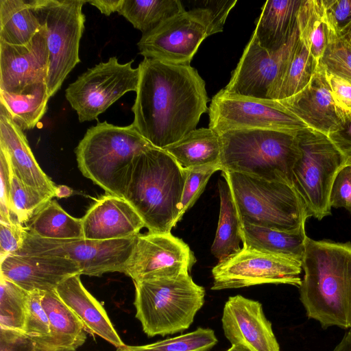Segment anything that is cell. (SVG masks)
<instances>
[{"mask_svg": "<svg viewBox=\"0 0 351 351\" xmlns=\"http://www.w3.org/2000/svg\"><path fill=\"white\" fill-rule=\"evenodd\" d=\"M138 67L132 124L153 147L164 149L195 130L208 111L206 84L191 65L144 58Z\"/></svg>", "mask_w": 351, "mask_h": 351, "instance_id": "obj_1", "label": "cell"}, {"mask_svg": "<svg viewBox=\"0 0 351 351\" xmlns=\"http://www.w3.org/2000/svg\"><path fill=\"white\" fill-rule=\"evenodd\" d=\"M302 268L300 299L308 318L323 328L351 329V241L307 236Z\"/></svg>", "mask_w": 351, "mask_h": 351, "instance_id": "obj_2", "label": "cell"}, {"mask_svg": "<svg viewBox=\"0 0 351 351\" xmlns=\"http://www.w3.org/2000/svg\"><path fill=\"white\" fill-rule=\"evenodd\" d=\"M186 170L165 150L152 147L137 155L125 176L123 198L149 233H169L179 221Z\"/></svg>", "mask_w": 351, "mask_h": 351, "instance_id": "obj_3", "label": "cell"}, {"mask_svg": "<svg viewBox=\"0 0 351 351\" xmlns=\"http://www.w3.org/2000/svg\"><path fill=\"white\" fill-rule=\"evenodd\" d=\"M221 171L291 184L300 155L296 135L271 130H233L219 134Z\"/></svg>", "mask_w": 351, "mask_h": 351, "instance_id": "obj_4", "label": "cell"}, {"mask_svg": "<svg viewBox=\"0 0 351 351\" xmlns=\"http://www.w3.org/2000/svg\"><path fill=\"white\" fill-rule=\"evenodd\" d=\"M152 147L132 123L118 126L104 121L88 129L75 154L86 178L107 194L123 197L129 166L137 155Z\"/></svg>", "mask_w": 351, "mask_h": 351, "instance_id": "obj_5", "label": "cell"}, {"mask_svg": "<svg viewBox=\"0 0 351 351\" xmlns=\"http://www.w3.org/2000/svg\"><path fill=\"white\" fill-rule=\"evenodd\" d=\"M134 283L135 316L150 337L185 330L204 303V287L189 274Z\"/></svg>", "mask_w": 351, "mask_h": 351, "instance_id": "obj_6", "label": "cell"}, {"mask_svg": "<svg viewBox=\"0 0 351 351\" xmlns=\"http://www.w3.org/2000/svg\"><path fill=\"white\" fill-rule=\"evenodd\" d=\"M221 176L230 184L242 221L287 232L305 228L311 217L291 185L232 171Z\"/></svg>", "mask_w": 351, "mask_h": 351, "instance_id": "obj_7", "label": "cell"}, {"mask_svg": "<svg viewBox=\"0 0 351 351\" xmlns=\"http://www.w3.org/2000/svg\"><path fill=\"white\" fill-rule=\"evenodd\" d=\"M295 138L300 155L292 169V186L310 217L322 220L331 215V189L346 162L328 137L320 132L307 128Z\"/></svg>", "mask_w": 351, "mask_h": 351, "instance_id": "obj_8", "label": "cell"}, {"mask_svg": "<svg viewBox=\"0 0 351 351\" xmlns=\"http://www.w3.org/2000/svg\"><path fill=\"white\" fill-rule=\"evenodd\" d=\"M39 23L45 27L49 51L48 93L54 95L80 62V42L84 29V0H31Z\"/></svg>", "mask_w": 351, "mask_h": 351, "instance_id": "obj_9", "label": "cell"}, {"mask_svg": "<svg viewBox=\"0 0 351 351\" xmlns=\"http://www.w3.org/2000/svg\"><path fill=\"white\" fill-rule=\"evenodd\" d=\"M216 33L209 10L201 6L163 21L143 34L137 46L144 58L190 66L202 41Z\"/></svg>", "mask_w": 351, "mask_h": 351, "instance_id": "obj_10", "label": "cell"}, {"mask_svg": "<svg viewBox=\"0 0 351 351\" xmlns=\"http://www.w3.org/2000/svg\"><path fill=\"white\" fill-rule=\"evenodd\" d=\"M138 236L108 241L56 240L40 238L26 231L23 246L13 254L68 258L78 264L82 274L101 276L109 272H124Z\"/></svg>", "mask_w": 351, "mask_h": 351, "instance_id": "obj_11", "label": "cell"}, {"mask_svg": "<svg viewBox=\"0 0 351 351\" xmlns=\"http://www.w3.org/2000/svg\"><path fill=\"white\" fill-rule=\"evenodd\" d=\"M134 60L121 64L117 57L88 69L65 90V97L80 122L97 119L111 105L130 91H136L139 69Z\"/></svg>", "mask_w": 351, "mask_h": 351, "instance_id": "obj_12", "label": "cell"}, {"mask_svg": "<svg viewBox=\"0 0 351 351\" xmlns=\"http://www.w3.org/2000/svg\"><path fill=\"white\" fill-rule=\"evenodd\" d=\"M209 128L219 134L233 130H271L296 135L309 128L276 100L233 96L221 90L208 107Z\"/></svg>", "mask_w": 351, "mask_h": 351, "instance_id": "obj_13", "label": "cell"}, {"mask_svg": "<svg viewBox=\"0 0 351 351\" xmlns=\"http://www.w3.org/2000/svg\"><path fill=\"white\" fill-rule=\"evenodd\" d=\"M300 261L263 253L243 246L213 268L212 290L236 289L262 284L300 287Z\"/></svg>", "mask_w": 351, "mask_h": 351, "instance_id": "obj_14", "label": "cell"}, {"mask_svg": "<svg viewBox=\"0 0 351 351\" xmlns=\"http://www.w3.org/2000/svg\"><path fill=\"white\" fill-rule=\"evenodd\" d=\"M298 38L296 27L280 49L269 52L261 47L252 35L222 91L229 95L269 99L270 93L284 72Z\"/></svg>", "mask_w": 351, "mask_h": 351, "instance_id": "obj_15", "label": "cell"}, {"mask_svg": "<svg viewBox=\"0 0 351 351\" xmlns=\"http://www.w3.org/2000/svg\"><path fill=\"white\" fill-rule=\"evenodd\" d=\"M196 258L189 245L169 233L138 234L124 274L134 282L189 274Z\"/></svg>", "mask_w": 351, "mask_h": 351, "instance_id": "obj_16", "label": "cell"}, {"mask_svg": "<svg viewBox=\"0 0 351 351\" xmlns=\"http://www.w3.org/2000/svg\"><path fill=\"white\" fill-rule=\"evenodd\" d=\"M40 29L25 45L0 41V90L15 91L29 84L46 82L49 68L47 31Z\"/></svg>", "mask_w": 351, "mask_h": 351, "instance_id": "obj_17", "label": "cell"}, {"mask_svg": "<svg viewBox=\"0 0 351 351\" xmlns=\"http://www.w3.org/2000/svg\"><path fill=\"white\" fill-rule=\"evenodd\" d=\"M221 322L232 345L241 344L251 351H280L271 324L258 301L241 295L230 297L224 305Z\"/></svg>", "mask_w": 351, "mask_h": 351, "instance_id": "obj_18", "label": "cell"}, {"mask_svg": "<svg viewBox=\"0 0 351 351\" xmlns=\"http://www.w3.org/2000/svg\"><path fill=\"white\" fill-rule=\"evenodd\" d=\"M0 267L1 276L28 292L55 291L66 278L82 275L77 263L58 256L11 254Z\"/></svg>", "mask_w": 351, "mask_h": 351, "instance_id": "obj_19", "label": "cell"}, {"mask_svg": "<svg viewBox=\"0 0 351 351\" xmlns=\"http://www.w3.org/2000/svg\"><path fill=\"white\" fill-rule=\"evenodd\" d=\"M276 101L309 128L326 136L338 127L344 112L332 99L325 69L320 64L302 90L292 97Z\"/></svg>", "mask_w": 351, "mask_h": 351, "instance_id": "obj_20", "label": "cell"}, {"mask_svg": "<svg viewBox=\"0 0 351 351\" xmlns=\"http://www.w3.org/2000/svg\"><path fill=\"white\" fill-rule=\"evenodd\" d=\"M84 238L108 241L136 237L145 223L124 198L108 194L97 199L82 218Z\"/></svg>", "mask_w": 351, "mask_h": 351, "instance_id": "obj_21", "label": "cell"}, {"mask_svg": "<svg viewBox=\"0 0 351 351\" xmlns=\"http://www.w3.org/2000/svg\"><path fill=\"white\" fill-rule=\"evenodd\" d=\"M0 147L9 158L12 172L25 184L57 195V188L36 161L23 130L0 105Z\"/></svg>", "mask_w": 351, "mask_h": 351, "instance_id": "obj_22", "label": "cell"}, {"mask_svg": "<svg viewBox=\"0 0 351 351\" xmlns=\"http://www.w3.org/2000/svg\"><path fill=\"white\" fill-rule=\"evenodd\" d=\"M81 274L61 282L56 291L84 324L86 331L97 335L117 348L125 346L103 306L86 290Z\"/></svg>", "mask_w": 351, "mask_h": 351, "instance_id": "obj_23", "label": "cell"}, {"mask_svg": "<svg viewBox=\"0 0 351 351\" xmlns=\"http://www.w3.org/2000/svg\"><path fill=\"white\" fill-rule=\"evenodd\" d=\"M302 0H269L262 7L252 34L269 52L280 49L297 27L296 14Z\"/></svg>", "mask_w": 351, "mask_h": 351, "instance_id": "obj_24", "label": "cell"}, {"mask_svg": "<svg viewBox=\"0 0 351 351\" xmlns=\"http://www.w3.org/2000/svg\"><path fill=\"white\" fill-rule=\"evenodd\" d=\"M42 304L50 324L51 351H75L86 339L84 324L56 291H43Z\"/></svg>", "mask_w": 351, "mask_h": 351, "instance_id": "obj_25", "label": "cell"}, {"mask_svg": "<svg viewBox=\"0 0 351 351\" xmlns=\"http://www.w3.org/2000/svg\"><path fill=\"white\" fill-rule=\"evenodd\" d=\"M241 237L244 247L302 263L307 235L305 228L287 232L242 221Z\"/></svg>", "mask_w": 351, "mask_h": 351, "instance_id": "obj_26", "label": "cell"}, {"mask_svg": "<svg viewBox=\"0 0 351 351\" xmlns=\"http://www.w3.org/2000/svg\"><path fill=\"white\" fill-rule=\"evenodd\" d=\"M164 150L184 169L220 165V134L209 127L195 129Z\"/></svg>", "mask_w": 351, "mask_h": 351, "instance_id": "obj_27", "label": "cell"}, {"mask_svg": "<svg viewBox=\"0 0 351 351\" xmlns=\"http://www.w3.org/2000/svg\"><path fill=\"white\" fill-rule=\"evenodd\" d=\"M49 98L46 82L11 92L0 90V105L23 131L37 125L47 111Z\"/></svg>", "mask_w": 351, "mask_h": 351, "instance_id": "obj_28", "label": "cell"}, {"mask_svg": "<svg viewBox=\"0 0 351 351\" xmlns=\"http://www.w3.org/2000/svg\"><path fill=\"white\" fill-rule=\"evenodd\" d=\"M218 181L220 197V210L218 226L211 253L219 261H221L238 252L242 242V221L234 202L228 180Z\"/></svg>", "mask_w": 351, "mask_h": 351, "instance_id": "obj_29", "label": "cell"}, {"mask_svg": "<svg viewBox=\"0 0 351 351\" xmlns=\"http://www.w3.org/2000/svg\"><path fill=\"white\" fill-rule=\"evenodd\" d=\"M296 23L299 39L319 65L334 33L328 22L323 1L302 0L296 14Z\"/></svg>", "mask_w": 351, "mask_h": 351, "instance_id": "obj_30", "label": "cell"}, {"mask_svg": "<svg viewBox=\"0 0 351 351\" xmlns=\"http://www.w3.org/2000/svg\"><path fill=\"white\" fill-rule=\"evenodd\" d=\"M27 232L47 239L84 238L82 218L69 215L56 200H50L25 223Z\"/></svg>", "mask_w": 351, "mask_h": 351, "instance_id": "obj_31", "label": "cell"}, {"mask_svg": "<svg viewBox=\"0 0 351 351\" xmlns=\"http://www.w3.org/2000/svg\"><path fill=\"white\" fill-rule=\"evenodd\" d=\"M42 25L29 1L0 0V41L13 45L27 43Z\"/></svg>", "mask_w": 351, "mask_h": 351, "instance_id": "obj_32", "label": "cell"}, {"mask_svg": "<svg viewBox=\"0 0 351 351\" xmlns=\"http://www.w3.org/2000/svg\"><path fill=\"white\" fill-rule=\"evenodd\" d=\"M317 66L298 38L284 72L270 93L269 99L282 100L299 93L308 84Z\"/></svg>", "mask_w": 351, "mask_h": 351, "instance_id": "obj_33", "label": "cell"}, {"mask_svg": "<svg viewBox=\"0 0 351 351\" xmlns=\"http://www.w3.org/2000/svg\"><path fill=\"white\" fill-rule=\"evenodd\" d=\"M184 10L179 0H123L118 13L145 34Z\"/></svg>", "mask_w": 351, "mask_h": 351, "instance_id": "obj_34", "label": "cell"}, {"mask_svg": "<svg viewBox=\"0 0 351 351\" xmlns=\"http://www.w3.org/2000/svg\"><path fill=\"white\" fill-rule=\"evenodd\" d=\"M0 328L23 332L29 292L1 276Z\"/></svg>", "mask_w": 351, "mask_h": 351, "instance_id": "obj_35", "label": "cell"}, {"mask_svg": "<svg viewBox=\"0 0 351 351\" xmlns=\"http://www.w3.org/2000/svg\"><path fill=\"white\" fill-rule=\"evenodd\" d=\"M217 343L210 328L197 330L178 337L143 346H123L115 351H206Z\"/></svg>", "mask_w": 351, "mask_h": 351, "instance_id": "obj_36", "label": "cell"}, {"mask_svg": "<svg viewBox=\"0 0 351 351\" xmlns=\"http://www.w3.org/2000/svg\"><path fill=\"white\" fill-rule=\"evenodd\" d=\"M55 196L47 191L25 184L13 173L10 191L11 210L21 225L25 224Z\"/></svg>", "mask_w": 351, "mask_h": 351, "instance_id": "obj_37", "label": "cell"}, {"mask_svg": "<svg viewBox=\"0 0 351 351\" xmlns=\"http://www.w3.org/2000/svg\"><path fill=\"white\" fill-rule=\"evenodd\" d=\"M43 291L29 292L23 332L43 348L50 350L51 330L42 304Z\"/></svg>", "mask_w": 351, "mask_h": 351, "instance_id": "obj_38", "label": "cell"}, {"mask_svg": "<svg viewBox=\"0 0 351 351\" xmlns=\"http://www.w3.org/2000/svg\"><path fill=\"white\" fill-rule=\"evenodd\" d=\"M319 64L327 72L351 82V44L332 33Z\"/></svg>", "mask_w": 351, "mask_h": 351, "instance_id": "obj_39", "label": "cell"}, {"mask_svg": "<svg viewBox=\"0 0 351 351\" xmlns=\"http://www.w3.org/2000/svg\"><path fill=\"white\" fill-rule=\"evenodd\" d=\"M186 170V178L182 195L179 221L186 211L193 206L204 191L210 176L221 171L220 165H207Z\"/></svg>", "mask_w": 351, "mask_h": 351, "instance_id": "obj_40", "label": "cell"}, {"mask_svg": "<svg viewBox=\"0 0 351 351\" xmlns=\"http://www.w3.org/2000/svg\"><path fill=\"white\" fill-rule=\"evenodd\" d=\"M332 32L345 36L351 29V0H322Z\"/></svg>", "mask_w": 351, "mask_h": 351, "instance_id": "obj_41", "label": "cell"}, {"mask_svg": "<svg viewBox=\"0 0 351 351\" xmlns=\"http://www.w3.org/2000/svg\"><path fill=\"white\" fill-rule=\"evenodd\" d=\"M0 351H50L23 332L0 328Z\"/></svg>", "mask_w": 351, "mask_h": 351, "instance_id": "obj_42", "label": "cell"}, {"mask_svg": "<svg viewBox=\"0 0 351 351\" xmlns=\"http://www.w3.org/2000/svg\"><path fill=\"white\" fill-rule=\"evenodd\" d=\"M330 204L331 207L344 208L351 213V167H345L333 183Z\"/></svg>", "mask_w": 351, "mask_h": 351, "instance_id": "obj_43", "label": "cell"}, {"mask_svg": "<svg viewBox=\"0 0 351 351\" xmlns=\"http://www.w3.org/2000/svg\"><path fill=\"white\" fill-rule=\"evenodd\" d=\"M327 136L343 156L346 167H351V112H343L338 127Z\"/></svg>", "mask_w": 351, "mask_h": 351, "instance_id": "obj_44", "label": "cell"}, {"mask_svg": "<svg viewBox=\"0 0 351 351\" xmlns=\"http://www.w3.org/2000/svg\"><path fill=\"white\" fill-rule=\"evenodd\" d=\"M26 229L19 224L5 225L0 223L1 260L19 251L23 246Z\"/></svg>", "mask_w": 351, "mask_h": 351, "instance_id": "obj_45", "label": "cell"}, {"mask_svg": "<svg viewBox=\"0 0 351 351\" xmlns=\"http://www.w3.org/2000/svg\"><path fill=\"white\" fill-rule=\"evenodd\" d=\"M325 74L336 106L344 112H351V82L326 70Z\"/></svg>", "mask_w": 351, "mask_h": 351, "instance_id": "obj_46", "label": "cell"}, {"mask_svg": "<svg viewBox=\"0 0 351 351\" xmlns=\"http://www.w3.org/2000/svg\"><path fill=\"white\" fill-rule=\"evenodd\" d=\"M12 176L13 172L8 156L5 151L0 147V203L5 205L10 210V191Z\"/></svg>", "mask_w": 351, "mask_h": 351, "instance_id": "obj_47", "label": "cell"}, {"mask_svg": "<svg viewBox=\"0 0 351 351\" xmlns=\"http://www.w3.org/2000/svg\"><path fill=\"white\" fill-rule=\"evenodd\" d=\"M237 2V0L203 1L204 5L202 6L209 10L217 33L223 31L226 19Z\"/></svg>", "mask_w": 351, "mask_h": 351, "instance_id": "obj_48", "label": "cell"}, {"mask_svg": "<svg viewBox=\"0 0 351 351\" xmlns=\"http://www.w3.org/2000/svg\"><path fill=\"white\" fill-rule=\"evenodd\" d=\"M123 0H92L88 1L90 5L96 7L101 14L110 16L112 13L119 11Z\"/></svg>", "mask_w": 351, "mask_h": 351, "instance_id": "obj_49", "label": "cell"}, {"mask_svg": "<svg viewBox=\"0 0 351 351\" xmlns=\"http://www.w3.org/2000/svg\"><path fill=\"white\" fill-rule=\"evenodd\" d=\"M332 351H351V330L345 334L340 343Z\"/></svg>", "mask_w": 351, "mask_h": 351, "instance_id": "obj_50", "label": "cell"}, {"mask_svg": "<svg viewBox=\"0 0 351 351\" xmlns=\"http://www.w3.org/2000/svg\"><path fill=\"white\" fill-rule=\"evenodd\" d=\"M226 351H251V350L243 345L234 344V345H232V346Z\"/></svg>", "mask_w": 351, "mask_h": 351, "instance_id": "obj_51", "label": "cell"}, {"mask_svg": "<svg viewBox=\"0 0 351 351\" xmlns=\"http://www.w3.org/2000/svg\"><path fill=\"white\" fill-rule=\"evenodd\" d=\"M346 38L351 44V29L347 32V34L342 36Z\"/></svg>", "mask_w": 351, "mask_h": 351, "instance_id": "obj_52", "label": "cell"}]
</instances>
